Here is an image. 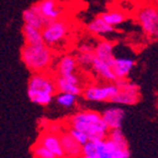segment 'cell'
Listing matches in <instances>:
<instances>
[{
  "mask_svg": "<svg viewBox=\"0 0 158 158\" xmlns=\"http://www.w3.org/2000/svg\"><path fill=\"white\" fill-rule=\"evenodd\" d=\"M32 153L34 158H56L51 152L47 151L44 146H42L41 144L37 143V142L32 147Z\"/></svg>",
  "mask_w": 158,
  "mask_h": 158,
  "instance_id": "24",
  "label": "cell"
},
{
  "mask_svg": "<svg viewBox=\"0 0 158 158\" xmlns=\"http://www.w3.org/2000/svg\"><path fill=\"white\" fill-rule=\"evenodd\" d=\"M87 31L97 36H103L106 34L114 32V27L106 24L100 17H97L87 24Z\"/></svg>",
  "mask_w": 158,
  "mask_h": 158,
  "instance_id": "18",
  "label": "cell"
},
{
  "mask_svg": "<svg viewBox=\"0 0 158 158\" xmlns=\"http://www.w3.org/2000/svg\"><path fill=\"white\" fill-rule=\"evenodd\" d=\"M69 127L84 132L89 141L104 139L109 133V128L102 121L100 113L91 110H82L73 114L68 120Z\"/></svg>",
  "mask_w": 158,
  "mask_h": 158,
  "instance_id": "1",
  "label": "cell"
},
{
  "mask_svg": "<svg viewBox=\"0 0 158 158\" xmlns=\"http://www.w3.org/2000/svg\"><path fill=\"white\" fill-rule=\"evenodd\" d=\"M75 57H76L77 63H78L79 65H81L85 68H88V67L91 66L92 59H94V52L92 53L77 52V55Z\"/></svg>",
  "mask_w": 158,
  "mask_h": 158,
  "instance_id": "25",
  "label": "cell"
},
{
  "mask_svg": "<svg viewBox=\"0 0 158 158\" xmlns=\"http://www.w3.org/2000/svg\"><path fill=\"white\" fill-rule=\"evenodd\" d=\"M77 98L78 97L75 96V94H66V92H57L54 97L57 106H59L60 108H64V109L74 108L77 102Z\"/></svg>",
  "mask_w": 158,
  "mask_h": 158,
  "instance_id": "22",
  "label": "cell"
},
{
  "mask_svg": "<svg viewBox=\"0 0 158 158\" xmlns=\"http://www.w3.org/2000/svg\"><path fill=\"white\" fill-rule=\"evenodd\" d=\"M115 85L118 87V94L111 102L123 106H133L139 101L141 92L139 87L136 84L126 79H118L115 81Z\"/></svg>",
  "mask_w": 158,
  "mask_h": 158,
  "instance_id": "6",
  "label": "cell"
},
{
  "mask_svg": "<svg viewBox=\"0 0 158 158\" xmlns=\"http://www.w3.org/2000/svg\"><path fill=\"white\" fill-rule=\"evenodd\" d=\"M118 94V87L115 82H108L103 85H90L82 89V97L87 101L92 102H108Z\"/></svg>",
  "mask_w": 158,
  "mask_h": 158,
  "instance_id": "7",
  "label": "cell"
},
{
  "mask_svg": "<svg viewBox=\"0 0 158 158\" xmlns=\"http://www.w3.org/2000/svg\"><path fill=\"white\" fill-rule=\"evenodd\" d=\"M55 85L57 92H66L77 97L82 92L80 78L76 73L67 76H55Z\"/></svg>",
  "mask_w": 158,
  "mask_h": 158,
  "instance_id": "11",
  "label": "cell"
},
{
  "mask_svg": "<svg viewBox=\"0 0 158 158\" xmlns=\"http://www.w3.org/2000/svg\"><path fill=\"white\" fill-rule=\"evenodd\" d=\"M135 66V60L132 57H116L114 56L113 62H112V70L115 76L116 80L118 79H125L132 72V69Z\"/></svg>",
  "mask_w": 158,
  "mask_h": 158,
  "instance_id": "14",
  "label": "cell"
},
{
  "mask_svg": "<svg viewBox=\"0 0 158 158\" xmlns=\"http://www.w3.org/2000/svg\"><path fill=\"white\" fill-rule=\"evenodd\" d=\"M23 37H24L27 45H41L44 44L42 39V32L40 29H35L33 27L24 24L22 27Z\"/></svg>",
  "mask_w": 158,
  "mask_h": 158,
  "instance_id": "20",
  "label": "cell"
},
{
  "mask_svg": "<svg viewBox=\"0 0 158 158\" xmlns=\"http://www.w3.org/2000/svg\"><path fill=\"white\" fill-rule=\"evenodd\" d=\"M96 157L94 158H130L128 149H121L116 147L108 138L104 139H96Z\"/></svg>",
  "mask_w": 158,
  "mask_h": 158,
  "instance_id": "8",
  "label": "cell"
},
{
  "mask_svg": "<svg viewBox=\"0 0 158 158\" xmlns=\"http://www.w3.org/2000/svg\"><path fill=\"white\" fill-rule=\"evenodd\" d=\"M59 138H60V144H62L65 158H78L81 155L82 146L75 141L68 130L59 132Z\"/></svg>",
  "mask_w": 158,
  "mask_h": 158,
  "instance_id": "13",
  "label": "cell"
},
{
  "mask_svg": "<svg viewBox=\"0 0 158 158\" xmlns=\"http://www.w3.org/2000/svg\"><path fill=\"white\" fill-rule=\"evenodd\" d=\"M91 69L94 70V73L99 76L100 78H102L103 80L109 82H114L116 81V78L113 74L112 67L110 64H108L106 62H103L101 59H98L96 57H94L91 63Z\"/></svg>",
  "mask_w": 158,
  "mask_h": 158,
  "instance_id": "17",
  "label": "cell"
},
{
  "mask_svg": "<svg viewBox=\"0 0 158 158\" xmlns=\"http://www.w3.org/2000/svg\"><path fill=\"white\" fill-rule=\"evenodd\" d=\"M33 7L43 18L45 24L62 19L63 9L58 5L57 0H41L33 5Z\"/></svg>",
  "mask_w": 158,
  "mask_h": 158,
  "instance_id": "10",
  "label": "cell"
},
{
  "mask_svg": "<svg viewBox=\"0 0 158 158\" xmlns=\"http://www.w3.org/2000/svg\"><path fill=\"white\" fill-rule=\"evenodd\" d=\"M36 142L44 146L47 151L51 152L56 158H65L62 144H60V138H59V132H57L56 130L43 131L40 134Z\"/></svg>",
  "mask_w": 158,
  "mask_h": 158,
  "instance_id": "9",
  "label": "cell"
},
{
  "mask_svg": "<svg viewBox=\"0 0 158 158\" xmlns=\"http://www.w3.org/2000/svg\"><path fill=\"white\" fill-rule=\"evenodd\" d=\"M78 67L77 59L73 55H64L58 59L55 67L54 76H67V75L75 74Z\"/></svg>",
  "mask_w": 158,
  "mask_h": 158,
  "instance_id": "16",
  "label": "cell"
},
{
  "mask_svg": "<svg viewBox=\"0 0 158 158\" xmlns=\"http://www.w3.org/2000/svg\"><path fill=\"white\" fill-rule=\"evenodd\" d=\"M57 94L55 76L49 72L33 73L27 81V97L33 103L48 106Z\"/></svg>",
  "mask_w": 158,
  "mask_h": 158,
  "instance_id": "2",
  "label": "cell"
},
{
  "mask_svg": "<svg viewBox=\"0 0 158 158\" xmlns=\"http://www.w3.org/2000/svg\"><path fill=\"white\" fill-rule=\"evenodd\" d=\"M23 22L24 24L30 25V27H33L35 29L42 30V27L45 25V22L43 18L40 15V13L36 11L34 7H30L29 9H27L23 12Z\"/></svg>",
  "mask_w": 158,
  "mask_h": 158,
  "instance_id": "19",
  "label": "cell"
},
{
  "mask_svg": "<svg viewBox=\"0 0 158 158\" xmlns=\"http://www.w3.org/2000/svg\"><path fill=\"white\" fill-rule=\"evenodd\" d=\"M94 55L96 58L101 59L103 62L112 65L114 59V44L108 40L99 41L94 48Z\"/></svg>",
  "mask_w": 158,
  "mask_h": 158,
  "instance_id": "15",
  "label": "cell"
},
{
  "mask_svg": "<svg viewBox=\"0 0 158 158\" xmlns=\"http://www.w3.org/2000/svg\"><path fill=\"white\" fill-rule=\"evenodd\" d=\"M68 132L70 133V135L74 137V139L79 144V145H85L87 142L89 141L88 136L84 133V132H80L78 130H75V128H72V127H68Z\"/></svg>",
  "mask_w": 158,
  "mask_h": 158,
  "instance_id": "26",
  "label": "cell"
},
{
  "mask_svg": "<svg viewBox=\"0 0 158 158\" xmlns=\"http://www.w3.org/2000/svg\"><path fill=\"white\" fill-rule=\"evenodd\" d=\"M106 138L109 141H111L116 147L121 148V149H128L127 141H126L123 132L121 131V128H115V130L109 131Z\"/></svg>",
  "mask_w": 158,
  "mask_h": 158,
  "instance_id": "23",
  "label": "cell"
},
{
  "mask_svg": "<svg viewBox=\"0 0 158 158\" xmlns=\"http://www.w3.org/2000/svg\"><path fill=\"white\" fill-rule=\"evenodd\" d=\"M21 59L29 70L33 73L49 72L54 64V51L45 44L27 45L21 49Z\"/></svg>",
  "mask_w": 158,
  "mask_h": 158,
  "instance_id": "3",
  "label": "cell"
},
{
  "mask_svg": "<svg viewBox=\"0 0 158 158\" xmlns=\"http://www.w3.org/2000/svg\"><path fill=\"white\" fill-rule=\"evenodd\" d=\"M69 30L70 27L66 20L59 19L47 23L41 30L43 43L51 49H54L64 43L69 34Z\"/></svg>",
  "mask_w": 158,
  "mask_h": 158,
  "instance_id": "4",
  "label": "cell"
},
{
  "mask_svg": "<svg viewBox=\"0 0 158 158\" xmlns=\"http://www.w3.org/2000/svg\"><path fill=\"white\" fill-rule=\"evenodd\" d=\"M100 115L102 118V121L109 128V131H111L115 128H121L125 112L120 106H111V108L106 109L102 113H100Z\"/></svg>",
  "mask_w": 158,
  "mask_h": 158,
  "instance_id": "12",
  "label": "cell"
},
{
  "mask_svg": "<svg viewBox=\"0 0 158 158\" xmlns=\"http://www.w3.org/2000/svg\"><path fill=\"white\" fill-rule=\"evenodd\" d=\"M137 22L143 32L151 39H158V8L146 5L138 9L136 13Z\"/></svg>",
  "mask_w": 158,
  "mask_h": 158,
  "instance_id": "5",
  "label": "cell"
},
{
  "mask_svg": "<svg viewBox=\"0 0 158 158\" xmlns=\"http://www.w3.org/2000/svg\"><path fill=\"white\" fill-rule=\"evenodd\" d=\"M78 158H90V157H88V156H86V155H82V154H81V155L79 156Z\"/></svg>",
  "mask_w": 158,
  "mask_h": 158,
  "instance_id": "27",
  "label": "cell"
},
{
  "mask_svg": "<svg viewBox=\"0 0 158 158\" xmlns=\"http://www.w3.org/2000/svg\"><path fill=\"white\" fill-rule=\"evenodd\" d=\"M99 17L103 20L106 24H109L110 27H115L118 25L122 24L126 20L125 13H123L120 10H111V11H106L103 12L102 15H100Z\"/></svg>",
  "mask_w": 158,
  "mask_h": 158,
  "instance_id": "21",
  "label": "cell"
}]
</instances>
